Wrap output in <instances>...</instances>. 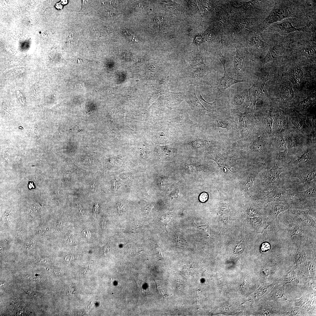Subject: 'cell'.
<instances>
[{
	"label": "cell",
	"mask_w": 316,
	"mask_h": 316,
	"mask_svg": "<svg viewBox=\"0 0 316 316\" xmlns=\"http://www.w3.org/2000/svg\"><path fill=\"white\" fill-rule=\"evenodd\" d=\"M286 227L287 232L291 238L294 235H299L304 238V235L294 218L293 214L287 210L280 215Z\"/></svg>",
	"instance_id": "obj_22"
},
{
	"label": "cell",
	"mask_w": 316,
	"mask_h": 316,
	"mask_svg": "<svg viewBox=\"0 0 316 316\" xmlns=\"http://www.w3.org/2000/svg\"><path fill=\"white\" fill-rule=\"evenodd\" d=\"M234 46L236 50V54L233 61L234 73L238 79L246 80L245 78L248 71L245 63L247 59V52L238 45H235Z\"/></svg>",
	"instance_id": "obj_16"
},
{
	"label": "cell",
	"mask_w": 316,
	"mask_h": 316,
	"mask_svg": "<svg viewBox=\"0 0 316 316\" xmlns=\"http://www.w3.org/2000/svg\"><path fill=\"white\" fill-rule=\"evenodd\" d=\"M255 105L254 114L255 118L260 126L272 137L273 109L262 102L258 101Z\"/></svg>",
	"instance_id": "obj_11"
},
{
	"label": "cell",
	"mask_w": 316,
	"mask_h": 316,
	"mask_svg": "<svg viewBox=\"0 0 316 316\" xmlns=\"http://www.w3.org/2000/svg\"><path fill=\"white\" fill-rule=\"evenodd\" d=\"M218 13L217 23L220 30H224L229 25V18L227 14L222 9L220 8Z\"/></svg>",
	"instance_id": "obj_30"
},
{
	"label": "cell",
	"mask_w": 316,
	"mask_h": 316,
	"mask_svg": "<svg viewBox=\"0 0 316 316\" xmlns=\"http://www.w3.org/2000/svg\"><path fill=\"white\" fill-rule=\"evenodd\" d=\"M257 192L254 195L255 197L266 203L274 201H286V189L285 187L269 191Z\"/></svg>",
	"instance_id": "obj_20"
},
{
	"label": "cell",
	"mask_w": 316,
	"mask_h": 316,
	"mask_svg": "<svg viewBox=\"0 0 316 316\" xmlns=\"http://www.w3.org/2000/svg\"><path fill=\"white\" fill-rule=\"evenodd\" d=\"M118 185V182L116 180H114L113 183L112 187L113 189L115 190L116 189Z\"/></svg>",
	"instance_id": "obj_40"
},
{
	"label": "cell",
	"mask_w": 316,
	"mask_h": 316,
	"mask_svg": "<svg viewBox=\"0 0 316 316\" xmlns=\"http://www.w3.org/2000/svg\"><path fill=\"white\" fill-rule=\"evenodd\" d=\"M315 142H310L299 154L294 157L284 167L283 172L303 170L316 167Z\"/></svg>",
	"instance_id": "obj_5"
},
{
	"label": "cell",
	"mask_w": 316,
	"mask_h": 316,
	"mask_svg": "<svg viewBox=\"0 0 316 316\" xmlns=\"http://www.w3.org/2000/svg\"><path fill=\"white\" fill-rule=\"evenodd\" d=\"M290 212L298 217L306 225L316 231V222L309 214L308 209H296L290 208Z\"/></svg>",
	"instance_id": "obj_25"
},
{
	"label": "cell",
	"mask_w": 316,
	"mask_h": 316,
	"mask_svg": "<svg viewBox=\"0 0 316 316\" xmlns=\"http://www.w3.org/2000/svg\"><path fill=\"white\" fill-rule=\"evenodd\" d=\"M283 96L285 100H291L293 97V91L290 85L287 82H284L282 86Z\"/></svg>",
	"instance_id": "obj_32"
},
{
	"label": "cell",
	"mask_w": 316,
	"mask_h": 316,
	"mask_svg": "<svg viewBox=\"0 0 316 316\" xmlns=\"http://www.w3.org/2000/svg\"><path fill=\"white\" fill-rule=\"evenodd\" d=\"M190 64L192 68L205 65L204 63L203 57L200 54L195 55L190 61Z\"/></svg>",
	"instance_id": "obj_33"
},
{
	"label": "cell",
	"mask_w": 316,
	"mask_h": 316,
	"mask_svg": "<svg viewBox=\"0 0 316 316\" xmlns=\"http://www.w3.org/2000/svg\"><path fill=\"white\" fill-rule=\"evenodd\" d=\"M292 74L294 83L296 85H300L303 76L302 69L298 66H294L293 68Z\"/></svg>",
	"instance_id": "obj_31"
},
{
	"label": "cell",
	"mask_w": 316,
	"mask_h": 316,
	"mask_svg": "<svg viewBox=\"0 0 316 316\" xmlns=\"http://www.w3.org/2000/svg\"><path fill=\"white\" fill-rule=\"evenodd\" d=\"M316 180H313L307 190L303 191H296L288 203L290 208L308 209L311 207L316 205Z\"/></svg>",
	"instance_id": "obj_9"
},
{
	"label": "cell",
	"mask_w": 316,
	"mask_h": 316,
	"mask_svg": "<svg viewBox=\"0 0 316 316\" xmlns=\"http://www.w3.org/2000/svg\"><path fill=\"white\" fill-rule=\"evenodd\" d=\"M263 171L257 181L259 189L267 191L285 187V181L279 177L280 174L284 172L283 167L273 164L270 169H265Z\"/></svg>",
	"instance_id": "obj_7"
},
{
	"label": "cell",
	"mask_w": 316,
	"mask_h": 316,
	"mask_svg": "<svg viewBox=\"0 0 316 316\" xmlns=\"http://www.w3.org/2000/svg\"><path fill=\"white\" fill-rule=\"evenodd\" d=\"M312 102V99L310 96L300 102L298 104V107L302 109H305L310 106Z\"/></svg>",
	"instance_id": "obj_34"
},
{
	"label": "cell",
	"mask_w": 316,
	"mask_h": 316,
	"mask_svg": "<svg viewBox=\"0 0 316 316\" xmlns=\"http://www.w3.org/2000/svg\"><path fill=\"white\" fill-rule=\"evenodd\" d=\"M255 19L242 18L236 19L233 23V33L237 32L243 29L248 28Z\"/></svg>",
	"instance_id": "obj_27"
},
{
	"label": "cell",
	"mask_w": 316,
	"mask_h": 316,
	"mask_svg": "<svg viewBox=\"0 0 316 316\" xmlns=\"http://www.w3.org/2000/svg\"><path fill=\"white\" fill-rule=\"evenodd\" d=\"M272 137L260 126L249 138L241 141L242 154H246L250 163L265 164L271 168Z\"/></svg>",
	"instance_id": "obj_1"
},
{
	"label": "cell",
	"mask_w": 316,
	"mask_h": 316,
	"mask_svg": "<svg viewBox=\"0 0 316 316\" xmlns=\"http://www.w3.org/2000/svg\"><path fill=\"white\" fill-rule=\"evenodd\" d=\"M254 106L250 103L244 112L239 111L232 112L238 118V133L242 141L249 138L260 127L254 115Z\"/></svg>",
	"instance_id": "obj_4"
},
{
	"label": "cell",
	"mask_w": 316,
	"mask_h": 316,
	"mask_svg": "<svg viewBox=\"0 0 316 316\" xmlns=\"http://www.w3.org/2000/svg\"><path fill=\"white\" fill-rule=\"evenodd\" d=\"M206 114L205 121L206 123L215 121L214 126L218 129L226 130V133L230 137L240 138L238 129V119L236 116L226 107H222L210 110Z\"/></svg>",
	"instance_id": "obj_3"
},
{
	"label": "cell",
	"mask_w": 316,
	"mask_h": 316,
	"mask_svg": "<svg viewBox=\"0 0 316 316\" xmlns=\"http://www.w3.org/2000/svg\"><path fill=\"white\" fill-rule=\"evenodd\" d=\"M208 198L207 194L205 193H202L200 195L199 199L200 201L204 202L207 200Z\"/></svg>",
	"instance_id": "obj_38"
},
{
	"label": "cell",
	"mask_w": 316,
	"mask_h": 316,
	"mask_svg": "<svg viewBox=\"0 0 316 316\" xmlns=\"http://www.w3.org/2000/svg\"><path fill=\"white\" fill-rule=\"evenodd\" d=\"M316 167L303 170L287 171L283 172L287 178H297L300 181L299 183L301 184L304 188V185L310 184L313 180H316Z\"/></svg>",
	"instance_id": "obj_21"
},
{
	"label": "cell",
	"mask_w": 316,
	"mask_h": 316,
	"mask_svg": "<svg viewBox=\"0 0 316 316\" xmlns=\"http://www.w3.org/2000/svg\"><path fill=\"white\" fill-rule=\"evenodd\" d=\"M271 162L280 167H284L290 159L282 133L273 135L271 140Z\"/></svg>",
	"instance_id": "obj_10"
},
{
	"label": "cell",
	"mask_w": 316,
	"mask_h": 316,
	"mask_svg": "<svg viewBox=\"0 0 316 316\" xmlns=\"http://www.w3.org/2000/svg\"><path fill=\"white\" fill-rule=\"evenodd\" d=\"M298 52L300 57L310 58L315 56L316 53L315 43L312 42L304 45L300 48Z\"/></svg>",
	"instance_id": "obj_28"
},
{
	"label": "cell",
	"mask_w": 316,
	"mask_h": 316,
	"mask_svg": "<svg viewBox=\"0 0 316 316\" xmlns=\"http://www.w3.org/2000/svg\"><path fill=\"white\" fill-rule=\"evenodd\" d=\"M257 76V80L248 90L250 101L253 105L254 109L256 103L260 100L263 95L265 85L269 78L268 74L263 69H261L258 71Z\"/></svg>",
	"instance_id": "obj_13"
},
{
	"label": "cell",
	"mask_w": 316,
	"mask_h": 316,
	"mask_svg": "<svg viewBox=\"0 0 316 316\" xmlns=\"http://www.w3.org/2000/svg\"><path fill=\"white\" fill-rule=\"evenodd\" d=\"M300 1L275 0L270 13L257 27V32H261L272 25L285 18H298L299 8L302 6Z\"/></svg>",
	"instance_id": "obj_2"
},
{
	"label": "cell",
	"mask_w": 316,
	"mask_h": 316,
	"mask_svg": "<svg viewBox=\"0 0 316 316\" xmlns=\"http://www.w3.org/2000/svg\"><path fill=\"white\" fill-rule=\"evenodd\" d=\"M185 95L184 93L181 92H168L166 98V107L171 110L176 108L184 100Z\"/></svg>",
	"instance_id": "obj_26"
},
{
	"label": "cell",
	"mask_w": 316,
	"mask_h": 316,
	"mask_svg": "<svg viewBox=\"0 0 316 316\" xmlns=\"http://www.w3.org/2000/svg\"><path fill=\"white\" fill-rule=\"evenodd\" d=\"M267 203L265 212L270 224L275 223L278 224V215L290 208L288 203L285 201H274Z\"/></svg>",
	"instance_id": "obj_19"
},
{
	"label": "cell",
	"mask_w": 316,
	"mask_h": 316,
	"mask_svg": "<svg viewBox=\"0 0 316 316\" xmlns=\"http://www.w3.org/2000/svg\"><path fill=\"white\" fill-rule=\"evenodd\" d=\"M289 44V40L285 38L272 43L269 46V51L263 60L262 64H265L279 58L287 49Z\"/></svg>",
	"instance_id": "obj_18"
},
{
	"label": "cell",
	"mask_w": 316,
	"mask_h": 316,
	"mask_svg": "<svg viewBox=\"0 0 316 316\" xmlns=\"http://www.w3.org/2000/svg\"><path fill=\"white\" fill-rule=\"evenodd\" d=\"M223 48V45L221 47L217 50L216 54L218 58L221 63L223 67L225 66V63L226 61V57L222 55L221 52V50Z\"/></svg>",
	"instance_id": "obj_35"
},
{
	"label": "cell",
	"mask_w": 316,
	"mask_h": 316,
	"mask_svg": "<svg viewBox=\"0 0 316 316\" xmlns=\"http://www.w3.org/2000/svg\"><path fill=\"white\" fill-rule=\"evenodd\" d=\"M247 90L231 94L224 105L233 112L243 111L248 107L250 103Z\"/></svg>",
	"instance_id": "obj_14"
},
{
	"label": "cell",
	"mask_w": 316,
	"mask_h": 316,
	"mask_svg": "<svg viewBox=\"0 0 316 316\" xmlns=\"http://www.w3.org/2000/svg\"><path fill=\"white\" fill-rule=\"evenodd\" d=\"M40 208L41 207L39 204H34L30 207L29 210V213L31 215H33L39 212Z\"/></svg>",
	"instance_id": "obj_36"
},
{
	"label": "cell",
	"mask_w": 316,
	"mask_h": 316,
	"mask_svg": "<svg viewBox=\"0 0 316 316\" xmlns=\"http://www.w3.org/2000/svg\"><path fill=\"white\" fill-rule=\"evenodd\" d=\"M282 134L290 160L293 157L300 153L312 141L304 136L289 122Z\"/></svg>",
	"instance_id": "obj_6"
},
{
	"label": "cell",
	"mask_w": 316,
	"mask_h": 316,
	"mask_svg": "<svg viewBox=\"0 0 316 316\" xmlns=\"http://www.w3.org/2000/svg\"><path fill=\"white\" fill-rule=\"evenodd\" d=\"M94 184L95 183H94L93 184H92L91 186V187L90 188V193H93L94 192Z\"/></svg>",
	"instance_id": "obj_41"
},
{
	"label": "cell",
	"mask_w": 316,
	"mask_h": 316,
	"mask_svg": "<svg viewBox=\"0 0 316 316\" xmlns=\"http://www.w3.org/2000/svg\"><path fill=\"white\" fill-rule=\"evenodd\" d=\"M195 85H190L185 95L184 100L189 104L194 115L198 116L203 114L209 113L210 111L206 109L197 97L195 92Z\"/></svg>",
	"instance_id": "obj_17"
},
{
	"label": "cell",
	"mask_w": 316,
	"mask_h": 316,
	"mask_svg": "<svg viewBox=\"0 0 316 316\" xmlns=\"http://www.w3.org/2000/svg\"><path fill=\"white\" fill-rule=\"evenodd\" d=\"M224 69V74L221 78H212L205 82L212 88L215 96V99H220L225 90L231 85L239 83L247 82V80H239L230 76L227 73L225 67Z\"/></svg>",
	"instance_id": "obj_12"
},
{
	"label": "cell",
	"mask_w": 316,
	"mask_h": 316,
	"mask_svg": "<svg viewBox=\"0 0 316 316\" xmlns=\"http://www.w3.org/2000/svg\"><path fill=\"white\" fill-rule=\"evenodd\" d=\"M271 28L274 31L282 33L288 34L296 31H304L306 29V26L300 28L293 26L290 21L286 20L279 23H274Z\"/></svg>",
	"instance_id": "obj_24"
},
{
	"label": "cell",
	"mask_w": 316,
	"mask_h": 316,
	"mask_svg": "<svg viewBox=\"0 0 316 316\" xmlns=\"http://www.w3.org/2000/svg\"><path fill=\"white\" fill-rule=\"evenodd\" d=\"M270 248V245L268 243L265 242L262 245L261 247V251L263 252L268 251Z\"/></svg>",
	"instance_id": "obj_37"
},
{
	"label": "cell",
	"mask_w": 316,
	"mask_h": 316,
	"mask_svg": "<svg viewBox=\"0 0 316 316\" xmlns=\"http://www.w3.org/2000/svg\"><path fill=\"white\" fill-rule=\"evenodd\" d=\"M289 122L306 138L313 140L315 138V126L308 124L305 118L292 114L289 116Z\"/></svg>",
	"instance_id": "obj_15"
},
{
	"label": "cell",
	"mask_w": 316,
	"mask_h": 316,
	"mask_svg": "<svg viewBox=\"0 0 316 316\" xmlns=\"http://www.w3.org/2000/svg\"><path fill=\"white\" fill-rule=\"evenodd\" d=\"M249 44L255 49L259 51L267 49L269 45L257 35L253 36L249 42Z\"/></svg>",
	"instance_id": "obj_29"
},
{
	"label": "cell",
	"mask_w": 316,
	"mask_h": 316,
	"mask_svg": "<svg viewBox=\"0 0 316 316\" xmlns=\"http://www.w3.org/2000/svg\"><path fill=\"white\" fill-rule=\"evenodd\" d=\"M272 135L282 133L287 127L289 122L288 115L281 110H279L273 113Z\"/></svg>",
	"instance_id": "obj_23"
},
{
	"label": "cell",
	"mask_w": 316,
	"mask_h": 316,
	"mask_svg": "<svg viewBox=\"0 0 316 316\" xmlns=\"http://www.w3.org/2000/svg\"><path fill=\"white\" fill-rule=\"evenodd\" d=\"M117 208L118 209V213L120 214H121L124 210V207L121 205L117 204Z\"/></svg>",
	"instance_id": "obj_39"
},
{
	"label": "cell",
	"mask_w": 316,
	"mask_h": 316,
	"mask_svg": "<svg viewBox=\"0 0 316 316\" xmlns=\"http://www.w3.org/2000/svg\"><path fill=\"white\" fill-rule=\"evenodd\" d=\"M168 125L178 134L180 138L197 130L200 127L194 123L189 118L188 112L181 111L176 115L171 116L168 121Z\"/></svg>",
	"instance_id": "obj_8"
}]
</instances>
